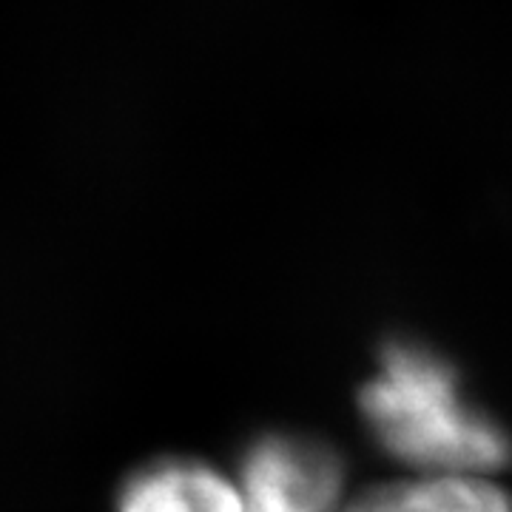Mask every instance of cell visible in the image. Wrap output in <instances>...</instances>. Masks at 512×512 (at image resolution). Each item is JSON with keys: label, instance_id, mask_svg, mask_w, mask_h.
I'll use <instances>...</instances> for the list:
<instances>
[{"label": "cell", "instance_id": "277c9868", "mask_svg": "<svg viewBox=\"0 0 512 512\" xmlns=\"http://www.w3.org/2000/svg\"><path fill=\"white\" fill-rule=\"evenodd\" d=\"M342 512H512L510 495L478 476L430 473L359 495Z\"/></svg>", "mask_w": 512, "mask_h": 512}, {"label": "cell", "instance_id": "7a4b0ae2", "mask_svg": "<svg viewBox=\"0 0 512 512\" xmlns=\"http://www.w3.org/2000/svg\"><path fill=\"white\" fill-rule=\"evenodd\" d=\"M342 481V461L330 447L271 433L245 450L237 487L245 512H333Z\"/></svg>", "mask_w": 512, "mask_h": 512}, {"label": "cell", "instance_id": "3957f363", "mask_svg": "<svg viewBox=\"0 0 512 512\" xmlns=\"http://www.w3.org/2000/svg\"><path fill=\"white\" fill-rule=\"evenodd\" d=\"M114 512H245L239 487L197 458L168 456L137 467L120 484Z\"/></svg>", "mask_w": 512, "mask_h": 512}, {"label": "cell", "instance_id": "6da1fadb", "mask_svg": "<svg viewBox=\"0 0 512 512\" xmlns=\"http://www.w3.org/2000/svg\"><path fill=\"white\" fill-rule=\"evenodd\" d=\"M359 404L384 450L427 473L478 476L512 456L507 433L464 402L456 370L419 345H387Z\"/></svg>", "mask_w": 512, "mask_h": 512}]
</instances>
